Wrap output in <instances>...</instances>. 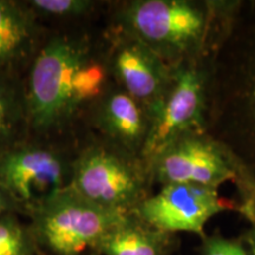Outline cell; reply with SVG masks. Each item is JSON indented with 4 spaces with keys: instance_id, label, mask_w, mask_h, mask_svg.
<instances>
[{
    "instance_id": "cell-8",
    "label": "cell",
    "mask_w": 255,
    "mask_h": 255,
    "mask_svg": "<svg viewBox=\"0 0 255 255\" xmlns=\"http://www.w3.org/2000/svg\"><path fill=\"white\" fill-rule=\"evenodd\" d=\"M72 162L53 145L18 142L0 152V187L32 210L70 186Z\"/></svg>"
},
{
    "instance_id": "cell-20",
    "label": "cell",
    "mask_w": 255,
    "mask_h": 255,
    "mask_svg": "<svg viewBox=\"0 0 255 255\" xmlns=\"http://www.w3.org/2000/svg\"><path fill=\"white\" fill-rule=\"evenodd\" d=\"M242 241L246 244L251 255H255V229L250 227L242 235Z\"/></svg>"
},
{
    "instance_id": "cell-3",
    "label": "cell",
    "mask_w": 255,
    "mask_h": 255,
    "mask_svg": "<svg viewBox=\"0 0 255 255\" xmlns=\"http://www.w3.org/2000/svg\"><path fill=\"white\" fill-rule=\"evenodd\" d=\"M241 0H129L111 21L146 44L169 66L215 56Z\"/></svg>"
},
{
    "instance_id": "cell-5",
    "label": "cell",
    "mask_w": 255,
    "mask_h": 255,
    "mask_svg": "<svg viewBox=\"0 0 255 255\" xmlns=\"http://www.w3.org/2000/svg\"><path fill=\"white\" fill-rule=\"evenodd\" d=\"M30 213L33 218L32 235L56 255H81L92 251L127 216L95 205L70 186Z\"/></svg>"
},
{
    "instance_id": "cell-15",
    "label": "cell",
    "mask_w": 255,
    "mask_h": 255,
    "mask_svg": "<svg viewBox=\"0 0 255 255\" xmlns=\"http://www.w3.org/2000/svg\"><path fill=\"white\" fill-rule=\"evenodd\" d=\"M36 17L52 19H81L89 15L98 6L92 0H31L24 1Z\"/></svg>"
},
{
    "instance_id": "cell-16",
    "label": "cell",
    "mask_w": 255,
    "mask_h": 255,
    "mask_svg": "<svg viewBox=\"0 0 255 255\" xmlns=\"http://www.w3.org/2000/svg\"><path fill=\"white\" fill-rule=\"evenodd\" d=\"M32 235L14 213L0 215V255H31Z\"/></svg>"
},
{
    "instance_id": "cell-21",
    "label": "cell",
    "mask_w": 255,
    "mask_h": 255,
    "mask_svg": "<svg viewBox=\"0 0 255 255\" xmlns=\"http://www.w3.org/2000/svg\"><path fill=\"white\" fill-rule=\"evenodd\" d=\"M92 255H98V254H96V253H94V254H92Z\"/></svg>"
},
{
    "instance_id": "cell-13",
    "label": "cell",
    "mask_w": 255,
    "mask_h": 255,
    "mask_svg": "<svg viewBox=\"0 0 255 255\" xmlns=\"http://www.w3.org/2000/svg\"><path fill=\"white\" fill-rule=\"evenodd\" d=\"M37 20L24 1L0 0V73L32 55L39 36Z\"/></svg>"
},
{
    "instance_id": "cell-17",
    "label": "cell",
    "mask_w": 255,
    "mask_h": 255,
    "mask_svg": "<svg viewBox=\"0 0 255 255\" xmlns=\"http://www.w3.org/2000/svg\"><path fill=\"white\" fill-rule=\"evenodd\" d=\"M202 244L200 255H251L248 247L242 239H229L222 237L219 233L207 235L201 239Z\"/></svg>"
},
{
    "instance_id": "cell-9",
    "label": "cell",
    "mask_w": 255,
    "mask_h": 255,
    "mask_svg": "<svg viewBox=\"0 0 255 255\" xmlns=\"http://www.w3.org/2000/svg\"><path fill=\"white\" fill-rule=\"evenodd\" d=\"M103 45L113 82L152 117L167 92L171 66L141 39L114 23L104 32Z\"/></svg>"
},
{
    "instance_id": "cell-14",
    "label": "cell",
    "mask_w": 255,
    "mask_h": 255,
    "mask_svg": "<svg viewBox=\"0 0 255 255\" xmlns=\"http://www.w3.org/2000/svg\"><path fill=\"white\" fill-rule=\"evenodd\" d=\"M27 124L24 90L6 73H0V152L18 143L15 137Z\"/></svg>"
},
{
    "instance_id": "cell-2",
    "label": "cell",
    "mask_w": 255,
    "mask_h": 255,
    "mask_svg": "<svg viewBox=\"0 0 255 255\" xmlns=\"http://www.w3.org/2000/svg\"><path fill=\"white\" fill-rule=\"evenodd\" d=\"M207 132L255 183V1H242L213 59Z\"/></svg>"
},
{
    "instance_id": "cell-1",
    "label": "cell",
    "mask_w": 255,
    "mask_h": 255,
    "mask_svg": "<svg viewBox=\"0 0 255 255\" xmlns=\"http://www.w3.org/2000/svg\"><path fill=\"white\" fill-rule=\"evenodd\" d=\"M103 40L56 34L38 49L24 90L27 126L62 131L101 100L113 84Z\"/></svg>"
},
{
    "instance_id": "cell-18",
    "label": "cell",
    "mask_w": 255,
    "mask_h": 255,
    "mask_svg": "<svg viewBox=\"0 0 255 255\" xmlns=\"http://www.w3.org/2000/svg\"><path fill=\"white\" fill-rule=\"evenodd\" d=\"M239 193L238 205L250 206L255 208V183L250 180L244 171H240L237 182L234 183Z\"/></svg>"
},
{
    "instance_id": "cell-7",
    "label": "cell",
    "mask_w": 255,
    "mask_h": 255,
    "mask_svg": "<svg viewBox=\"0 0 255 255\" xmlns=\"http://www.w3.org/2000/svg\"><path fill=\"white\" fill-rule=\"evenodd\" d=\"M154 184L188 183L220 189L237 182L240 165L208 132L182 133L165 145L149 163Z\"/></svg>"
},
{
    "instance_id": "cell-6",
    "label": "cell",
    "mask_w": 255,
    "mask_h": 255,
    "mask_svg": "<svg viewBox=\"0 0 255 255\" xmlns=\"http://www.w3.org/2000/svg\"><path fill=\"white\" fill-rule=\"evenodd\" d=\"M215 56L186 60L171 68V79L158 109L151 117L143 149L146 163L182 133L207 132L209 85Z\"/></svg>"
},
{
    "instance_id": "cell-4",
    "label": "cell",
    "mask_w": 255,
    "mask_h": 255,
    "mask_svg": "<svg viewBox=\"0 0 255 255\" xmlns=\"http://www.w3.org/2000/svg\"><path fill=\"white\" fill-rule=\"evenodd\" d=\"M70 187L102 208L128 215L151 195L154 182L142 157L96 136L73 158Z\"/></svg>"
},
{
    "instance_id": "cell-19",
    "label": "cell",
    "mask_w": 255,
    "mask_h": 255,
    "mask_svg": "<svg viewBox=\"0 0 255 255\" xmlns=\"http://www.w3.org/2000/svg\"><path fill=\"white\" fill-rule=\"evenodd\" d=\"M19 208L20 207L14 202V200L0 187V215L6 213H15Z\"/></svg>"
},
{
    "instance_id": "cell-10",
    "label": "cell",
    "mask_w": 255,
    "mask_h": 255,
    "mask_svg": "<svg viewBox=\"0 0 255 255\" xmlns=\"http://www.w3.org/2000/svg\"><path fill=\"white\" fill-rule=\"evenodd\" d=\"M237 208L238 202L222 197L215 188L176 183L161 187L132 214L161 232L175 235L193 233L202 239L206 223L213 216Z\"/></svg>"
},
{
    "instance_id": "cell-11",
    "label": "cell",
    "mask_w": 255,
    "mask_h": 255,
    "mask_svg": "<svg viewBox=\"0 0 255 255\" xmlns=\"http://www.w3.org/2000/svg\"><path fill=\"white\" fill-rule=\"evenodd\" d=\"M89 114L98 137L142 157L151 117L139 102L113 83Z\"/></svg>"
},
{
    "instance_id": "cell-12",
    "label": "cell",
    "mask_w": 255,
    "mask_h": 255,
    "mask_svg": "<svg viewBox=\"0 0 255 255\" xmlns=\"http://www.w3.org/2000/svg\"><path fill=\"white\" fill-rule=\"evenodd\" d=\"M176 245L175 234L158 231L129 214L101 239L92 252L98 255H171Z\"/></svg>"
}]
</instances>
